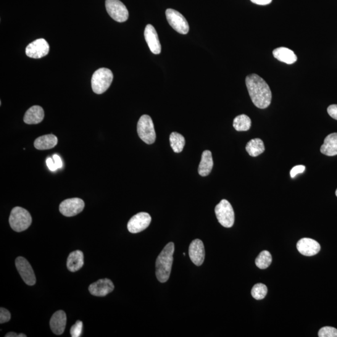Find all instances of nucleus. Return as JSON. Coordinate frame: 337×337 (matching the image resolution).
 <instances>
[{
  "label": "nucleus",
  "instance_id": "nucleus-1",
  "mask_svg": "<svg viewBox=\"0 0 337 337\" xmlns=\"http://www.w3.org/2000/svg\"><path fill=\"white\" fill-rule=\"evenodd\" d=\"M246 84L253 103L259 109H265L272 101V92L267 83L256 74L247 76Z\"/></svg>",
  "mask_w": 337,
  "mask_h": 337
},
{
  "label": "nucleus",
  "instance_id": "nucleus-2",
  "mask_svg": "<svg viewBox=\"0 0 337 337\" xmlns=\"http://www.w3.org/2000/svg\"><path fill=\"white\" fill-rule=\"evenodd\" d=\"M175 252V244L170 242L164 247L156 263V275L160 283H164L170 278L173 262V254Z\"/></svg>",
  "mask_w": 337,
  "mask_h": 337
},
{
  "label": "nucleus",
  "instance_id": "nucleus-3",
  "mask_svg": "<svg viewBox=\"0 0 337 337\" xmlns=\"http://www.w3.org/2000/svg\"><path fill=\"white\" fill-rule=\"evenodd\" d=\"M9 222L13 230L18 233L26 230L32 223L30 212L22 207L13 208L10 214Z\"/></svg>",
  "mask_w": 337,
  "mask_h": 337
},
{
  "label": "nucleus",
  "instance_id": "nucleus-4",
  "mask_svg": "<svg viewBox=\"0 0 337 337\" xmlns=\"http://www.w3.org/2000/svg\"><path fill=\"white\" fill-rule=\"evenodd\" d=\"M113 80V74L109 69L101 68L94 73L91 79V86L94 93L101 94L109 88Z\"/></svg>",
  "mask_w": 337,
  "mask_h": 337
},
{
  "label": "nucleus",
  "instance_id": "nucleus-5",
  "mask_svg": "<svg viewBox=\"0 0 337 337\" xmlns=\"http://www.w3.org/2000/svg\"><path fill=\"white\" fill-rule=\"evenodd\" d=\"M137 131L139 138L145 143L152 144L156 141V135L154 124L149 116H142L137 126Z\"/></svg>",
  "mask_w": 337,
  "mask_h": 337
},
{
  "label": "nucleus",
  "instance_id": "nucleus-6",
  "mask_svg": "<svg viewBox=\"0 0 337 337\" xmlns=\"http://www.w3.org/2000/svg\"><path fill=\"white\" fill-rule=\"evenodd\" d=\"M215 213L218 222L223 227L230 228L233 227L235 220L234 209L230 202L223 199L215 208Z\"/></svg>",
  "mask_w": 337,
  "mask_h": 337
},
{
  "label": "nucleus",
  "instance_id": "nucleus-7",
  "mask_svg": "<svg viewBox=\"0 0 337 337\" xmlns=\"http://www.w3.org/2000/svg\"><path fill=\"white\" fill-rule=\"evenodd\" d=\"M106 9L110 17L117 22L122 23L128 20V10L120 0H106Z\"/></svg>",
  "mask_w": 337,
  "mask_h": 337
},
{
  "label": "nucleus",
  "instance_id": "nucleus-8",
  "mask_svg": "<svg viewBox=\"0 0 337 337\" xmlns=\"http://www.w3.org/2000/svg\"><path fill=\"white\" fill-rule=\"evenodd\" d=\"M167 20L171 27L177 32L186 35L189 31L188 22L184 16L173 9H167L165 11Z\"/></svg>",
  "mask_w": 337,
  "mask_h": 337
},
{
  "label": "nucleus",
  "instance_id": "nucleus-9",
  "mask_svg": "<svg viewBox=\"0 0 337 337\" xmlns=\"http://www.w3.org/2000/svg\"><path fill=\"white\" fill-rule=\"evenodd\" d=\"M16 267L23 281L28 286H34L36 283V277L33 268L25 258L18 257L16 259Z\"/></svg>",
  "mask_w": 337,
  "mask_h": 337
},
{
  "label": "nucleus",
  "instance_id": "nucleus-10",
  "mask_svg": "<svg viewBox=\"0 0 337 337\" xmlns=\"http://www.w3.org/2000/svg\"><path fill=\"white\" fill-rule=\"evenodd\" d=\"M49 51L48 42L43 38L36 39L26 48V54L31 59H39L46 56Z\"/></svg>",
  "mask_w": 337,
  "mask_h": 337
},
{
  "label": "nucleus",
  "instance_id": "nucleus-11",
  "mask_svg": "<svg viewBox=\"0 0 337 337\" xmlns=\"http://www.w3.org/2000/svg\"><path fill=\"white\" fill-rule=\"evenodd\" d=\"M84 208V202L80 198L68 199L60 205V211L67 217L75 216L82 212Z\"/></svg>",
  "mask_w": 337,
  "mask_h": 337
},
{
  "label": "nucleus",
  "instance_id": "nucleus-12",
  "mask_svg": "<svg viewBox=\"0 0 337 337\" xmlns=\"http://www.w3.org/2000/svg\"><path fill=\"white\" fill-rule=\"evenodd\" d=\"M151 222V217L148 213L139 212L134 215L128 223V229L131 233H141L149 227Z\"/></svg>",
  "mask_w": 337,
  "mask_h": 337
},
{
  "label": "nucleus",
  "instance_id": "nucleus-13",
  "mask_svg": "<svg viewBox=\"0 0 337 337\" xmlns=\"http://www.w3.org/2000/svg\"><path fill=\"white\" fill-rule=\"evenodd\" d=\"M114 289L112 281L108 278H104L91 284L89 287V291L93 296L104 297L113 292Z\"/></svg>",
  "mask_w": 337,
  "mask_h": 337
},
{
  "label": "nucleus",
  "instance_id": "nucleus-14",
  "mask_svg": "<svg viewBox=\"0 0 337 337\" xmlns=\"http://www.w3.org/2000/svg\"><path fill=\"white\" fill-rule=\"evenodd\" d=\"M189 255L191 261L197 266H201L204 261L205 249L203 242L200 239H195L189 248Z\"/></svg>",
  "mask_w": 337,
  "mask_h": 337
},
{
  "label": "nucleus",
  "instance_id": "nucleus-15",
  "mask_svg": "<svg viewBox=\"0 0 337 337\" xmlns=\"http://www.w3.org/2000/svg\"><path fill=\"white\" fill-rule=\"evenodd\" d=\"M297 248L305 256H313L320 251L319 243L310 238H303L299 240L297 244Z\"/></svg>",
  "mask_w": 337,
  "mask_h": 337
},
{
  "label": "nucleus",
  "instance_id": "nucleus-16",
  "mask_svg": "<svg viewBox=\"0 0 337 337\" xmlns=\"http://www.w3.org/2000/svg\"><path fill=\"white\" fill-rule=\"evenodd\" d=\"M145 39L147 42L150 50L155 54H159L161 51V45H160L157 33L153 26L147 25L144 30Z\"/></svg>",
  "mask_w": 337,
  "mask_h": 337
},
{
  "label": "nucleus",
  "instance_id": "nucleus-17",
  "mask_svg": "<svg viewBox=\"0 0 337 337\" xmlns=\"http://www.w3.org/2000/svg\"><path fill=\"white\" fill-rule=\"evenodd\" d=\"M67 321V315L64 311L59 310L55 312L50 320V326L52 332L58 335H62L65 330Z\"/></svg>",
  "mask_w": 337,
  "mask_h": 337
},
{
  "label": "nucleus",
  "instance_id": "nucleus-18",
  "mask_svg": "<svg viewBox=\"0 0 337 337\" xmlns=\"http://www.w3.org/2000/svg\"><path fill=\"white\" fill-rule=\"evenodd\" d=\"M44 117L43 109L39 106H33L26 112L23 120L28 125H37L43 120Z\"/></svg>",
  "mask_w": 337,
  "mask_h": 337
},
{
  "label": "nucleus",
  "instance_id": "nucleus-19",
  "mask_svg": "<svg viewBox=\"0 0 337 337\" xmlns=\"http://www.w3.org/2000/svg\"><path fill=\"white\" fill-rule=\"evenodd\" d=\"M320 152L328 156L337 155V133H331L326 137L320 147Z\"/></svg>",
  "mask_w": 337,
  "mask_h": 337
},
{
  "label": "nucleus",
  "instance_id": "nucleus-20",
  "mask_svg": "<svg viewBox=\"0 0 337 337\" xmlns=\"http://www.w3.org/2000/svg\"><path fill=\"white\" fill-rule=\"evenodd\" d=\"M273 55L275 59L286 64L292 65L297 60V57L292 50L286 47H280L273 50Z\"/></svg>",
  "mask_w": 337,
  "mask_h": 337
},
{
  "label": "nucleus",
  "instance_id": "nucleus-21",
  "mask_svg": "<svg viewBox=\"0 0 337 337\" xmlns=\"http://www.w3.org/2000/svg\"><path fill=\"white\" fill-rule=\"evenodd\" d=\"M214 162H213L211 152L204 151L202 152L201 162H200L198 172L200 176H207L211 172Z\"/></svg>",
  "mask_w": 337,
  "mask_h": 337
},
{
  "label": "nucleus",
  "instance_id": "nucleus-22",
  "mask_svg": "<svg viewBox=\"0 0 337 337\" xmlns=\"http://www.w3.org/2000/svg\"><path fill=\"white\" fill-rule=\"evenodd\" d=\"M84 255L81 251H74L69 255L67 260V268L71 272H76L82 268Z\"/></svg>",
  "mask_w": 337,
  "mask_h": 337
},
{
  "label": "nucleus",
  "instance_id": "nucleus-23",
  "mask_svg": "<svg viewBox=\"0 0 337 337\" xmlns=\"http://www.w3.org/2000/svg\"><path fill=\"white\" fill-rule=\"evenodd\" d=\"M57 144V137L53 134H48L36 139L34 146L38 150H47L53 148Z\"/></svg>",
  "mask_w": 337,
  "mask_h": 337
},
{
  "label": "nucleus",
  "instance_id": "nucleus-24",
  "mask_svg": "<svg viewBox=\"0 0 337 337\" xmlns=\"http://www.w3.org/2000/svg\"><path fill=\"white\" fill-rule=\"evenodd\" d=\"M246 149L250 156L257 157L265 151L264 144L260 139H253L247 144Z\"/></svg>",
  "mask_w": 337,
  "mask_h": 337
},
{
  "label": "nucleus",
  "instance_id": "nucleus-25",
  "mask_svg": "<svg viewBox=\"0 0 337 337\" xmlns=\"http://www.w3.org/2000/svg\"><path fill=\"white\" fill-rule=\"evenodd\" d=\"M170 141L171 147H172L174 152L176 153H180L183 151L186 143L183 136L178 133H172L170 137Z\"/></svg>",
  "mask_w": 337,
  "mask_h": 337
},
{
  "label": "nucleus",
  "instance_id": "nucleus-26",
  "mask_svg": "<svg viewBox=\"0 0 337 337\" xmlns=\"http://www.w3.org/2000/svg\"><path fill=\"white\" fill-rule=\"evenodd\" d=\"M233 126L238 131H246L250 130L251 126V120L246 115H241L234 120Z\"/></svg>",
  "mask_w": 337,
  "mask_h": 337
},
{
  "label": "nucleus",
  "instance_id": "nucleus-27",
  "mask_svg": "<svg viewBox=\"0 0 337 337\" xmlns=\"http://www.w3.org/2000/svg\"><path fill=\"white\" fill-rule=\"evenodd\" d=\"M272 255H271L270 253L267 251H264L260 252V254L258 255L256 259H255V264L260 269H265V268L269 267L271 263H272Z\"/></svg>",
  "mask_w": 337,
  "mask_h": 337
},
{
  "label": "nucleus",
  "instance_id": "nucleus-28",
  "mask_svg": "<svg viewBox=\"0 0 337 337\" xmlns=\"http://www.w3.org/2000/svg\"><path fill=\"white\" fill-rule=\"evenodd\" d=\"M267 294V288L264 284H257L253 287L251 294L253 297L256 300L264 299Z\"/></svg>",
  "mask_w": 337,
  "mask_h": 337
},
{
  "label": "nucleus",
  "instance_id": "nucleus-29",
  "mask_svg": "<svg viewBox=\"0 0 337 337\" xmlns=\"http://www.w3.org/2000/svg\"><path fill=\"white\" fill-rule=\"evenodd\" d=\"M319 337H337V329L331 326H324L318 331Z\"/></svg>",
  "mask_w": 337,
  "mask_h": 337
},
{
  "label": "nucleus",
  "instance_id": "nucleus-30",
  "mask_svg": "<svg viewBox=\"0 0 337 337\" xmlns=\"http://www.w3.org/2000/svg\"><path fill=\"white\" fill-rule=\"evenodd\" d=\"M83 331V322L78 320L71 328L70 333L72 337L80 336Z\"/></svg>",
  "mask_w": 337,
  "mask_h": 337
},
{
  "label": "nucleus",
  "instance_id": "nucleus-31",
  "mask_svg": "<svg viewBox=\"0 0 337 337\" xmlns=\"http://www.w3.org/2000/svg\"><path fill=\"white\" fill-rule=\"evenodd\" d=\"M10 318H11V314L9 310L2 307L0 309V323H4L9 322Z\"/></svg>",
  "mask_w": 337,
  "mask_h": 337
},
{
  "label": "nucleus",
  "instance_id": "nucleus-32",
  "mask_svg": "<svg viewBox=\"0 0 337 337\" xmlns=\"http://www.w3.org/2000/svg\"><path fill=\"white\" fill-rule=\"evenodd\" d=\"M305 170V165H299L294 167L291 171V176L292 178H294L299 174H301L304 172Z\"/></svg>",
  "mask_w": 337,
  "mask_h": 337
},
{
  "label": "nucleus",
  "instance_id": "nucleus-33",
  "mask_svg": "<svg viewBox=\"0 0 337 337\" xmlns=\"http://www.w3.org/2000/svg\"><path fill=\"white\" fill-rule=\"evenodd\" d=\"M328 114L333 119L337 120V104H332L329 106L327 108Z\"/></svg>",
  "mask_w": 337,
  "mask_h": 337
},
{
  "label": "nucleus",
  "instance_id": "nucleus-34",
  "mask_svg": "<svg viewBox=\"0 0 337 337\" xmlns=\"http://www.w3.org/2000/svg\"><path fill=\"white\" fill-rule=\"evenodd\" d=\"M47 166L48 167L49 170L54 171L58 170L56 164H55L53 159L51 157L48 158L46 160Z\"/></svg>",
  "mask_w": 337,
  "mask_h": 337
},
{
  "label": "nucleus",
  "instance_id": "nucleus-35",
  "mask_svg": "<svg viewBox=\"0 0 337 337\" xmlns=\"http://www.w3.org/2000/svg\"><path fill=\"white\" fill-rule=\"evenodd\" d=\"M52 159H53L55 164H56L58 168H60L63 167L62 160L61 159L59 155L54 154L53 156H52Z\"/></svg>",
  "mask_w": 337,
  "mask_h": 337
},
{
  "label": "nucleus",
  "instance_id": "nucleus-36",
  "mask_svg": "<svg viewBox=\"0 0 337 337\" xmlns=\"http://www.w3.org/2000/svg\"><path fill=\"white\" fill-rule=\"evenodd\" d=\"M253 4L259 5H267L272 2V0H251Z\"/></svg>",
  "mask_w": 337,
  "mask_h": 337
},
{
  "label": "nucleus",
  "instance_id": "nucleus-37",
  "mask_svg": "<svg viewBox=\"0 0 337 337\" xmlns=\"http://www.w3.org/2000/svg\"><path fill=\"white\" fill-rule=\"evenodd\" d=\"M6 337H19V335H18L17 333L15 332H9L5 335Z\"/></svg>",
  "mask_w": 337,
  "mask_h": 337
},
{
  "label": "nucleus",
  "instance_id": "nucleus-38",
  "mask_svg": "<svg viewBox=\"0 0 337 337\" xmlns=\"http://www.w3.org/2000/svg\"><path fill=\"white\" fill-rule=\"evenodd\" d=\"M335 194H336V197H337V189H336V192H335Z\"/></svg>",
  "mask_w": 337,
  "mask_h": 337
}]
</instances>
